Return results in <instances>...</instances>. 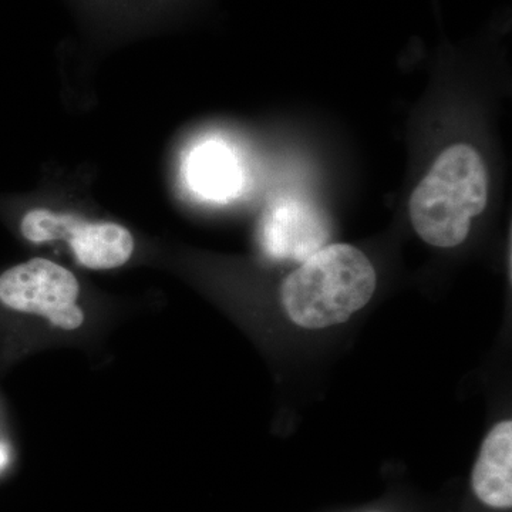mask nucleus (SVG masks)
<instances>
[{"label":"nucleus","mask_w":512,"mask_h":512,"mask_svg":"<svg viewBox=\"0 0 512 512\" xmlns=\"http://www.w3.org/2000/svg\"><path fill=\"white\" fill-rule=\"evenodd\" d=\"M375 268L348 244L320 248L285 279L281 299L289 318L306 329L346 322L372 299Z\"/></svg>","instance_id":"obj_1"},{"label":"nucleus","mask_w":512,"mask_h":512,"mask_svg":"<svg viewBox=\"0 0 512 512\" xmlns=\"http://www.w3.org/2000/svg\"><path fill=\"white\" fill-rule=\"evenodd\" d=\"M488 174L476 148L456 144L431 165L410 198V220L427 244L453 248L464 242L471 221L484 211Z\"/></svg>","instance_id":"obj_2"},{"label":"nucleus","mask_w":512,"mask_h":512,"mask_svg":"<svg viewBox=\"0 0 512 512\" xmlns=\"http://www.w3.org/2000/svg\"><path fill=\"white\" fill-rule=\"evenodd\" d=\"M80 284L64 266L35 258L0 275V303L10 311L42 316L55 328L76 330L84 323L77 305Z\"/></svg>","instance_id":"obj_3"},{"label":"nucleus","mask_w":512,"mask_h":512,"mask_svg":"<svg viewBox=\"0 0 512 512\" xmlns=\"http://www.w3.org/2000/svg\"><path fill=\"white\" fill-rule=\"evenodd\" d=\"M20 232L32 244L62 239L72 248L80 265L94 271L116 269L134 252V238L128 229L114 222L86 221L70 214L36 208L23 215Z\"/></svg>","instance_id":"obj_4"},{"label":"nucleus","mask_w":512,"mask_h":512,"mask_svg":"<svg viewBox=\"0 0 512 512\" xmlns=\"http://www.w3.org/2000/svg\"><path fill=\"white\" fill-rule=\"evenodd\" d=\"M328 217L318 205L298 197H281L266 208L259 228L265 254L279 261L302 262L325 247Z\"/></svg>","instance_id":"obj_5"},{"label":"nucleus","mask_w":512,"mask_h":512,"mask_svg":"<svg viewBox=\"0 0 512 512\" xmlns=\"http://www.w3.org/2000/svg\"><path fill=\"white\" fill-rule=\"evenodd\" d=\"M184 175L190 190L207 201L227 202L244 188L241 161L227 143L217 138L192 148L184 161Z\"/></svg>","instance_id":"obj_6"},{"label":"nucleus","mask_w":512,"mask_h":512,"mask_svg":"<svg viewBox=\"0 0 512 512\" xmlns=\"http://www.w3.org/2000/svg\"><path fill=\"white\" fill-rule=\"evenodd\" d=\"M473 487L483 503L495 508L512 504V423L501 421L481 447L473 473Z\"/></svg>","instance_id":"obj_7"}]
</instances>
